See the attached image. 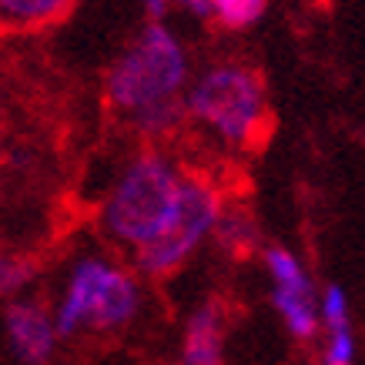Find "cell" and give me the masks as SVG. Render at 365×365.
<instances>
[{"mask_svg": "<svg viewBox=\"0 0 365 365\" xmlns=\"http://www.w3.org/2000/svg\"><path fill=\"white\" fill-rule=\"evenodd\" d=\"M195 78L185 41L165 21H148L104 74V101L138 138L158 144L188 124L185 94Z\"/></svg>", "mask_w": 365, "mask_h": 365, "instance_id": "obj_1", "label": "cell"}, {"mask_svg": "<svg viewBox=\"0 0 365 365\" xmlns=\"http://www.w3.org/2000/svg\"><path fill=\"white\" fill-rule=\"evenodd\" d=\"M188 168L178 165L158 144L134 151L98 201L101 242L131 262L138 252L155 245L181 205Z\"/></svg>", "mask_w": 365, "mask_h": 365, "instance_id": "obj_2", "label": "cell"}, {"mask_svg": "<svg viewBox=\"0 0 365 365\" xmlns=\"http://www.w3.org/2000/svg\"><path fill=\"white\" fill-rule=\"evenodd\" d=\"M67 342L121 335L144 312V275L114 248H81L67 258L51 299Z\"/></svg>", "mask_w": 365, "mask_h": 365, "instance_id": "obj_3", "label": "cell"}, {"mask_svg": "<svg viewBox=\"0 0 365 365\" xmlns=\"http://www.w3.org/2000/svg\"><path fill=\"white\" fill-rule=\"evenodd\" d=\"M185 118L201 138L225 151H245L268 128L265 78L245 61H211L185 94Z\"/></svg>", "mask_w": 365, "mask_h": 365, "instance_id": "obj_4", "label": "cell"}, {"mask_svg": "<svg viewBox=\"0 0 365 365\" xmlns=\"http://www.w3.org/2000/svg\"><path fill=\"white\" fill-rule=\"evenodd\" d=\"M222 215H225V198L218 185L211 178L198 175V171H188L185 191H181V205H178L171 225L155 245H148L144 252L134 255L131 265L151 282L181 272L185 265L195 262V255L205 245L215 242Z\"/></svg>", "mask_w": 365, "mask_h": 365, "instance_id": "obj_5", "label": "cell"}, {"mask_svg": "<svg viewBox=\"0 0 365 365\" xmlns=\"http://www.w3.org/2000/svg\"><path fill=\"white\" fill-rule=\"evenodd\" d=\"M262 265L268 275V302L275 309L278 322L295 342H312L322 335V288H315V278L305 268L299 255L285 245H265Z\"/></svg>", "mask_w": 365, "mask_h": 365, "instance_id": "obj_6", "label": "cell"}, {"mask_svg": "<svg viewBox=\"0 0 365 365\" xmlns=\"http://www.w3.org/2000/svg\"><path fill=\"white\" fill-rule=\"evenodd\" d=\"M0 329L11 355L21 365H54L61 345L67 342L51 302L41 295H21L14 302H4Z\"/></svg>", "mask_w": 365, "mask_h": 365, "instance_id": "obj_7", "label": "cell"}, {"mask_svg": "<svg viewBox=\"0 0 365 365\" xmlns=\"http://www.w3.org/2000/svg\"><path fill=\"white\" fill-rule=\"evenodd\" d=\"M225 342L228 312L218 299H201L181 322L175 365H225Z\"/></svg>", "mask_w": 365, "mask_h": 365, "instance_id": "obj_8", "label": "cell"}, {"mask_svg": "<svg viewBox=\"0 0 365 365\" xmlns=\"http://www.w3.org/2000/svg\"><path fill=\"white\" fill-rule=\"evenodd\" d=\"M78 0H0V31H41L64 17Z\"/></svg>", "mask_w": 365, "mask_h": 365, "instance_id": "obj_9", "label": "cell"}, {"mask_svg": "<svg viewBox=\"0 0 365 365\" xmlns=\"http://www.w3.org/2000/svg\"><path fill=\"white\" fill-rule=\"evenodd\" d=\"M41 278L37 258L17 248H0V302H14L31 295V288Z\"/></svg>", "mask_w": 365, "mask_h": 365, "instance_id": "obj_10", "label": "cell"}, {"mask_svg": "<svg viewBox=\"0 0 365 365\" xmlns=\"http://www.w3.org/2000/svg\"><path fill=\"white\" fill-rule=\"evenodd\" d=\"M211 245H218V248L228 255L252 252L255 245H258V228H255V222L248 218V211L228 208V205H225V215H222V222H218V232H215V242Z\"/></svg>", "mask_w": 365, "mask_h": 365, "instance_id": "obj_11", "label": "cell"}, {"mask_svg": "<svg viewBox=\"0 0 365 365\" xmlns=\"http://www.w3.org/2000/svg\"><path fill=\"white\" fill-rule=\"evenodd\" d=\"M265 11L268 0H211V21L222 24L225 31H248Z\"/></svg>", "mask_w": 365, "mask_h": 365, "instance_id": "obj_12", "label": "cell"}, {"mask_svg": "<svg viewBox=\"0 0 365 365\" xmlns=\"http://www.w3.org/2000/svg\"><path fill=\"white\" fill-rule=\"evenodd\" d=\"M322 332H332V329H345L352 325V305H349V292L342 285H325L322 288Z\"/></svg>", "mask_w": 365, "mask_h": 365, "instance_id": "obj_13", "label": "cell"}, {"mask_svg": "<svg viewBox=\"0 0 365 365\" xmlns=\"http://www.w3.org/2000/svg\"><path fill=\"white\" fill-rule=\"evenodd\" d=\"M322 359L325 362H339V365H355L359 359V339H355V329L345 325V329H332V332H322Z\"/></svg>", "mask_w": 365, "mask_h": 365, "instance_id": "obj_14", "label": "cell"}, {"mask_svg": "<svg viewBox=\"0 0 365 365\" xmlns=\"http://www.w3.org/2000/svg\"><path fill=\"white\" fill-rule=\"evenodd\" d=\"M175 7H181V11L188 14V17H195V21H208L211 17V0H171Z\"/></svg>", "mask_w": 365, "mask_h": 365, "instance_id": "obj_15", "label": "cell"}, {"mask_svg": "<svg viewBox=\"0 0 365 365\" xmlns=\"http://www.w3.org/2000/svg\"><path fill=\"white\" fill-rule=\"evenodd\" d=\"M141 4H144V11H148L151 21H161L168 14V7H171V0H141Z\"/></svg>", "mask_w": 365, "mask_h": 365, "instance_id": "obj_16", "label": "cell"}, {"mask_svg": "<svg viewBox=\"0 0 365 365\" xmlns=\"http://www.w3.org/2000/svg\"><path fill=\"white\" fill-rule=\"evenodd\" d=\"M4 155H7V114L0 104V165H4Z\"/></svg>", "mask_w": 365, "mask_h": 365, "instance_id": "obj_17", "label": "cell"}, {"mask_svg": "<svg viewBox=\"0 0 365 365\" xmlns=\"http://www.w3.org/2000/svg\"><path fill=\"white\" fill-rule=\"evenodd\" d=\"M319 365H339V362H325V359H322V362Z\"/></svg>", "mask_w": 365, "mask_h": 365, "instance_id": "obj_18", "label": "cell"}]
</instances>
